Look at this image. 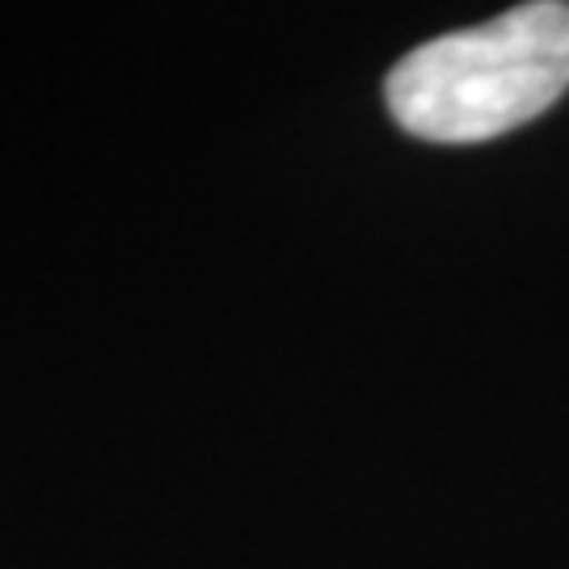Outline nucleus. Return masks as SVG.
I'll return each mask as SVG.
<instances>
[{"instance_id": "1", "label": "nucleus", "mask_w": 569, "mask_h": 569, "mask_svg": "<svg viewBox=\"0 0 569 569\" xmlns=\"http://www.w3.org/2000/svg\"><path fill=\"white\" fill-rule=\"evenodd\" d=\"M569 89V4L531 0L422 42L388 72L385 102L409 136L486 143L545 114Z\"/></svg>"}]
</instances>
